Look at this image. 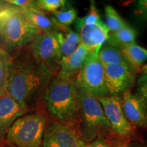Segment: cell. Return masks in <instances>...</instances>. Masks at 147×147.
Instances as JSON below:
<instances>
[{"mask_svg":"<svg viewBox=\"0 0 147 147\" xmlns=\"http://www.w3.org/2000/svg\"><path fill=\"white\" fill-rule=\"evenodd\" d=\"M86 144L72 127L59 121L47 124L42 147H85Z\"/></svg>","mask_w":147,"mask_h":147,"instance_id":"9","label":"cell"},{"mask_svg":"<svg viewBox=\"0 0 147 147\" xmlns=\"http://www.w3.org/2000/svg\"><path fill=\"white\" fill-rule=\"evenodd\" d=\"M47 124V117L44 114L23 115L9 128L7 141L15 147H42Z\"/></svg>","mask_w":147,"mask_h":147,"instance_id":"5","label":"cell"},{"mask_svg":"<svg viewBox=\"0 0 147 147\" xmlns=\"http://www.w3.org/2000/svg\"><path fill=\"white\" fill-rule=\"evenodd\" d=\"M49 112L59 122L72 127L77 123L78 87L74 79L55 76L48 86L43 97Z\"/></svg>","mask_w":147,"mask_h":147,"instance_id":"3","label":"cell"},{"mask_svg":"<svg viewBox=\"0 0 147 147\" xmlns=\"http://www.w3.org/2000/svg\"><path fill=\"white\" fill-rule=\"evenodd\" d=\"M77 87L79 136L86 144L99 139L104 140L113 131L100 103L85 90Z\"/></svg>","mask_w":147,"mask_h":147,"instance_id":"4","label":"cell"},{"mask_svg":"<svg viewBox=\"0 0 147 147\" xmlns=\"http://www.w3.org/2000/svg\"><path fill=\"white\" fill-rule=\"evenodd\" d=\"M134 12L139 19L147 22V0H140L138 1Z\"/></svg>","mask_w":147,"mask_h":147,"instance_id":"27","label":"cell"},{"mask_svg":"<svg viewBox=\"0 0 147 147\" xmlns=\"http://www.w3.org/2000/svg\"><path fill=\"white\" fill-rule=\"evenodd\" d=\"M147 105V75L142 74L137 82L136 94Z\"/></svg>","mask_w":147,"mask_h":147,"instance_id":"26","label":"cell"},{"mask_svg":"<svg viewBox=\"0 0 147 147\" xmlns=\"http://www.w3.org/2000/svg\"><path fill=\"white\" fill-rule=\"evenodd\" d=\"M40 32L29 21L23 9L0 2V49L12 55L28 47Z\"/></svg>","mask_w":147,"mask_h":147,"instance_id":"2","label":"cell"},{"mask_svg":"<svg viewBox=\"0 0 147 147\" xmlns=\"http://www.w3.org/2000/svg\"><path fill=\"white\" fill-rule=\"evenodd\" d=\"M29 49L35 59L45 65L55 76L57 74L63 56L55 33L40 32L29 45Z\"/></svg>","mask_w":147,"mask_h":147,"instance_id":"7","label":"cell"},{"mask_svg":"<svg viewBox=\"0 0 147 147\" xmlns=\"http://www.w3.org/2000/svg\"><path fill=\"white\" fill-rule=\"evenodd\" d=\"M11 56L7 92L29 110L43 100L46 90L55 75L33 57L28 47Z\"/></svg>","mask_w":147,"mask_h":147,"instance_id":"1","label":"cell"},{"mask_svg":"<svg viewBox=\"0 0 147 147\" xmlns=\"http://www.w3.org/2000/svg\"><path fill=\"white\" fill-rule=\"evenodd\" d=\"M136 32L129 25L115 32H111L108 36V41L110 46L120 49L124 46L135 43Z\"/></svg>","mask_w":147,"mask_h":147,"instance_id":"18","label":"cell"},{"mask_svg":"<svg viewBox=\"0 0 147 147\" xmlns=\"http://www.w3.org/2000/svg\"><path fill=\"white\" fill-rule=\"evenodd\" d=\"M11 56L0 49V95L8 90L10 74Z\"/></svg>","mask_w":147,"mask_h":147,"instance_id":"20","label":"cell"},{"mask_svg":"<svg viewBox=\"0 0 147 147\" xmlns=\"http://www.w3.org/2000/svg\"><path fill=\"white\" fill-rule=\"evenodd\" d=\"M5 2L10 3L11 5H14L18 8L26 10L32 11H42L37 8L36 1H31V0H7Z\"/></svg>","mask_w":147,"mask_h":147,"instance_id":"25","label":"cell"},{"mask_svg":"<svg viewBox=\"0 0 147 147\" xmlns=\"http://www.w3.org/2000/svg\"><path fill=\"white\" fill-rule=\"evenodd\" d=\"M105 25L111 32H117L127 25L112 5L105 7Z\"/></svg>","mask_w":147,"mask_h":147,"instance_id":"21","label":"cell"},{"mask_svg":"<svg viewBox=\"0 0 147 147\" xmlns=\"http://www.w3.org/2000/svg\"><path fill=\"white\" fill-rule=\"evenodd\" d=\"M55 19L62 25L68 27L69 25L76 21L77 11L74 8H69L68 10H59L53 13Z\"/></svg>","mask_w":147,"mask_h":147,"instance_id":"24","label":"cell"},{"mask_svg":"<svg viewBox=\"0 0 147 147\" xmlns=\"http://www.w3.org/2000/svg\"><path fill=\"white\" fill-rule=\"evenodd\" d=\"M78 87L95 97L109 95L106 87L104 69L97 55L89 53L83 65L75 78Z\"/></svg>","mask_w":147,"mask_h":147,"instance_id":"6","label":"cell"},{"mask_svg":"<svg viewBox=\"0 0 147 147\" xmlns=\"http://www.w3.org/2000/svg\"><path fill=\"white\" fill-rule=\"evenodd\" d=\"M88 54L89 51L80 43L72 54L62 57L59 71L56 76L63 79H74L83 65Z\"/></svg>","mask_w":147,"mask_h":147,"instance_id":"14","label":"cell"},{"mask_svg":"<svg viewBox=\"0 0 147 147\" xmlns=\"http://www.w3.org/2000/svg\"><path fill=\"white\" fill-rule=\"evenodd\" d=\"M28 111L8 92L0 95V135L7 133L14 121Z\"/></svg>","mask_w":147,"mask_h":147,"instance_id":"13","label":"cell"},{"mask_svg":"<svg viewBox=\"0 0 147 147\" xmlns=\"http://www.w3.org/2000/svg\"><path fill=\"white\" fill-rule=\"evenodd\" d=\"M109 95L123 94L129 91L136 80V71L129 64L103 65Z\"/></svg>","mask_w":147,"mask_h":147,"instance_id":"10","label":"cell"},{"mask_svg":"<svg viewBox=\"0 0 147 147\" xmlns=\"http://www.w3.org/2000/svg\"><path fill=\"white\" fill-rule=\"evenodd\" d=\"M127 120L135 127L147 129V105L140 97L127 91L121 98Z\"/></svg>","mask_w":147,"mask_h":147,"instance_id":"11","label":"cell"},{"mask_svg":"<svg viewBox=\"0 0 147 147\" xmlns=\"http://www.w3.org/2000/svg\"><path fill=\"white\" fill-rule=\"evenodd\" d=\"M101 21H102L100 19V16L99 15L96 6H95L93 1H91L89 13L84 17L76 18V21H75V27L77 29L82 25L98 23H100Z\"/></svg>","mask_w":147,"mask_h":147,"instance_id":"22","label":"cell"},{"mask_svg":"<svg viewBox=\"0 0 147 147\" xmlns=\"http://www.w3.org/2000/svg\"><path fill=\"white\" fill-rule=\"evenodd\" d=\"M96 99L102 106L114 134L122 138H130L135 135L136 127L127 120L120 96L108 95Z\"/></svg>","mask_w":147,"mask_h":147,"instance_id":"8","label":"cell"},{"mask_svg":"<svg viewBox=\"0 0 147 147\" xmlns=\"http://www.w3.org/2000/svg\"><path fill=\"white\" fill-rule=\"evenodd\" d=\"M24 14L35 27L39 29L42 32L57 33L66 32L69 30L67 27L62 25L55 19L50 17L43 11H32L23 10Z\"/></svg>","mask_w":147,"mask_h":147,"instance_id":"15","label":"cell"},{"mask_svg":"<svg viewBox=\"0 0 147 147\" xmlns=\"http://www.w3.org/2000/svg\"><path fill=\"white\" fill-rule=\"evenodd\" d=\"M97 57L102 65L129 64L121 49L113 46L102 47L97 54Z\"/></svg>","mask_w":147,"mask_h":147,"instance_id":"19","label":"cell"},{"mask_svg":"<svg viewBox=\"0 0 147 147\" xmlns=\"http://www.w3.org/2000/svg\"><path fill=\"white\" fill-rule=\"evenodd\" d=\"M55 36L63 57H67L72 54L80 44L78 33L73 32L70 29L66 32L55 33Z\"/></svg>","mask_w":147,"mask_h":147,"instance_id":"17","label":"cell"},{"mask_svg":"<svg viewBox=\"0 0 147 147\" xmlns=\"http://www.w3.org/2000/svg\"><path fill=\"white\" fill-rule=\"evenodd\" d=\"M80 37V43L89 53L98 54L104 42L108 41L109 29L102 21L100 23L84 25L77 29Z\"/></svg>","mask_w":147,"mask_h":147,"instance_id":"12","label":"cell"},{"mask_svg":"<svg viewBox=\"0 0 147 147\" xmlns=\"http://www.w3.org/2000/svg\"><path fill=\"white\" fill-rule=\"evenodd\" d=\"M120 49L132 68L136 72L140 70L144 62L147 60V49L136 43L124 46Z\"/></svg>","mask_w":147,"mask_h":147,"instance_id":"16","label":"cell"},{"mask_svg":"<svg viewBox=\"0 0 147 147\" xmlns=\"http://www.w3.org/2000/svg\"><path fill=\"white\" fill-rule=\"evenodd\" d=\"M37 8L43 12H54L63 9L66 4L65 0H38L36 1Z\"/></svg>","mask_w":147,"mask_h":147,"instance_id":"23","label":"cell"},{"mask_svg":"<svg viewBox=\"0 0 147 147\" xmlns=\"http://www.w3.org/2000/svg\"><path fill=\"white\" fill-rule=\"evenodd\" d=\"M85 147H112L106 142L104 140H96L93 141V142L88 143L86 144Z\"/></svg>","mask_w":147,"mask_h":147,"instance_id":"28","label":"cell"},{"mask_svg":"<svg viewBox=\"0 0 147 147\" xmlns=\"http://www.w3.org/2000/svg\"><path fill=\"white\" fill-rule=\"evenodd\" d=\"M140 71H142L143 74L147 75V64H144V65H143L142 67H141L140 70Z\"/></svg>","mask_w":147,"mask_h":147,"instance_id":"30","label":"cell"},{"mask_svg":"<svg viewBox=\"0 0 147 147\" xmlns=\"http://www.w3.org/2000/svg\"><path fill=\"white\" fill-rule=\"evenodd\" d=\"M117 147H146L144 144L140 142L131 141V142H124L119 143Z\"/></svg>","mask_w":147,"mask_h":147,"instance_id":"29","label":"cell"}]
</instances>
